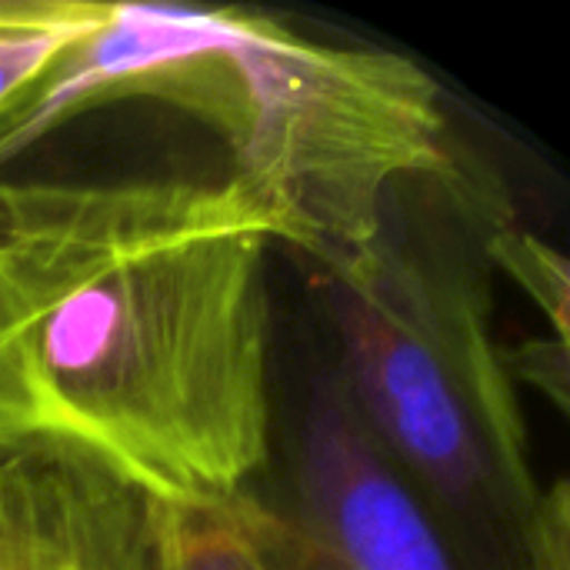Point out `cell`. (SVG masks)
I'll use <instances>...</instances> for the list:
<instances>
[{"instance_id":"obj_1","label":"cell","mask_w":570,"mask_h":570,"mask_svg":"<svg viewBox=\"0 0 570 570\" xmlns=\"http://www.w3.org/2000/svg\"><path fill=\"white\" fill-rule=\"evenodd\" d=\"M274 244L227 174L0 180V444H67L174 514L247 498Z\"/></svg>"},{"instance_id":"obj_2","label":"cell","mask_w":570,"mask_h":570,"mask_svg":"<svg viewBox=\"0 0 570 570\" xmlns=\"http://www.w3.org/2000/svg\"><path fill=\"white\" fill-rule=\"evenodd\" d=\"M337 377L371 441L461 570H544L570 531L568 481L541 488L491 287L451 227L387 207L374 250L324 277Z\"/></svg>"},{"instance_id":"obj_3","label":"cell","mask_w":570,"mask_h":570,"mask_svg":"<svg viewBox=\"0 0 570 570\" xmlns=\"http://www.w3.org/2000/svg\"><path fill=\"white\" fill-rule=\"evenodd\" d=\"M214 60L210 127L230 150L227 177L321 277L374 250L401 184L458 164L441 87L404 53L314 40L254 7H214Z\"/></svg>"},{"instance_id":"obj_4","label":"cell","mask_w":570,"mask_h":570,"mask_svg":"<svg viewBox=\"0 0 570 570\" xmlns=\"http://www.w3.org/2000/svg\"><path fill=\"white\" fill-rule=\"evenodd\" d=\"M237 511L271 570H461L371 441L337 371L314 377L281 504Z\"/></svg>"},{"instance_id":"obj_5","label":"cell","mask_w":570,"mask_h":570,"mask_svg":"<svg viewBox=\"0 0 570 570\" xmlns=\"http://www.w3.org/2000/svg\"><path fill=\"white\" fill-rule=\"evenodd\" d=\"M127 97L210 114V7L100 3L97 20L0 104V167L70 117Z\"/></svg>"},{"instance_id":"obj_6","label":"cell","mask_w":570,"mask_h":570,"mask_svg":"<svg viewBox=\"0 0 570 570\" xmlns=\"http://www.w3.org/2000/svg\"><path fill=\"white\" fill-rule=\"evenodd\" d=\"M0 570H177L174 511L67 444H0Z\"/></svg>"},{"instance_id":"obj_7","label":"cell","mask_w":570,"mask_h":570,"mask_svg":"<svg viewBox=\"0 0 570 570\" xmlns=\"http://www.w3.org/2000/svg\"><path fill=\"white\" fill-rule=\"evenodd\" d=\"M484 257L498 264L518 287H524V294L551 324V337L568 344L570 271L564 254L501 214L484 234Z\"/></svg>"},{"instance_id":"obj_8","label":"cell","mask_w":570,"mask_h":570,"mask_svg":"<svg viewBox=\"0 0 570 570\" xmlns=\"http://www.w3.org/2000/svg\"><path fill=\"white\" fill-rule=\"evenodd\" d=\"M100 13L97 0H40L33 13L0 23V104L17 94L70 37Z\"/></svg>"},{"instance_id":"obj_9","label":"cell","mask_w":570,"mask_h":570,"mask_svg":"<svg viewBox=\"0 0 570 570\" xmlns=\"http://www.w3.org/2000/svg\"><path fill=\"white\" fill-rule=\"evenodd\" d=\"M174 551L177 570H271L237 504L174 514Z\"/></svg>"},{"instance_id":"obj_10","label":"cell","mask_w":570,"mask_h":570,"mask_svg":"<svg viewBox=\"0 0 570 570\" xmlns=\"http://www.w3.org/2000/svg\"><path fill=\"white\" fill-rule=\"evenodd\" d=\"M504 361H508L514 384L524 381V384L544 391L554 401V407L561 414H568V344H561L554 337L528 341L518 351H504Z\"/></svg>"},{"instance_id":"obj_11","label":"cell","mask_w":570,"mask_h":570,"mask_svg":"<svg viewBox=\"0 0 570 570\" xmlns=\"http://www.w3.org/2000/svg\"><path fill=\"white\" fill-rule=\"evenodd\" d=\"M40 0H0V23H10V20H20L27 13H33Z\"/></svg>"}]
</instances>
